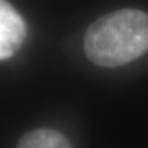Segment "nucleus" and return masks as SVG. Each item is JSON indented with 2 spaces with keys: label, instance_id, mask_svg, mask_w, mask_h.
I'll use <instances>...</instances> for the list:
<instances>
[{
  "label": "nucleus",
  "instance_id": "f257e3e1",
  "mask_svg": "<svg viewBox=\"0 0 148 148\" xmlns=\"http://www.w3.org/2000/svg\"><path fill=\"white\" fill-rule=\"evenodd\" d=\"M84 51L92 63L119 67L148 51V14L119 10L95 21L85 33Z\"/></svg>",
  "mask_w": 148,
  "mask_h": 148
},
{
  "label": "nucleus",
  "instance_id": "f03ea898",
  "mask_svg": "<svg viewBox=\"0 0 148 148\" xmlns=\"http://www.w3.org/2000/svg\"><path fill=\"white\" fill-rule=\"evenodd\" d=\"M26 37V25L12 5L0 0V60L14 56Z\"/></svg>",
  "mask_w": 148,
  "mask_h": 148
},
{
  "label": "nucleus",
  "instance_id": "7ed1b4c3",
  "mask_svg": "<svg viewBox=\"0 0 148 148\" xmlns=\"http://www.w3.org/2000/svg\"><path fill=\"white\" fill-rule=\"evenodd\" d=\"M16 148H73L62 133L53 129H36L23 134Z\"/></svg>",
  "mask_w": 148,
  "mask_h": 148
}]
</instances>
